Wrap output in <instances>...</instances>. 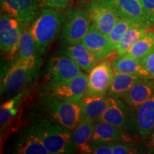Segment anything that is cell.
I'll return each mask as SVG.
<instances>
[{"instance_id": "16", "label": "cell", "mask_w": 154, "mask_h": 154, "mask_svg": "<svg viewBox=\"0 0 154 154\" xmlns=\"http://www.w3.org/2000/svg\"><path fill=\"white\" fill-rule=\"evenodd\" d=\"M82 42L99 60L106 59L115 51L108 41L107 36L92 24Z\"/></svg>"}, {"instance_id": "13", "label": "cell", "mask_w": 154, "mask_h": 154, "mask_svg": "<svg viewBox=\"0 0 154 154\" xmlns=\"http://www.w3.org/2000/svg\"><path fill=\"white\" fill-rule=\"evenodd\" d=\"M134 110L132 113L133 128L140 137L146 138L154 126V95Z\"/></svg>"}, {"instance_id": "6", "label": "cell", "mask_w": 154, "mask_h": 154, "mask_svg": "<svg viewBox=\"0 0 154 154\" xmlns=\"http://www.w3.org/2000/svg\"><path fill=\"white\" fill-rule=\"evenodd\" d=\"M88 75L82 72L72 79L54 84H45L41 95L51 96L67 101L79 102L84 97Z\"/></svg>"}, {"instance_id": "4", "label": "cell", "mask_w": 154, "mask_h": 154, "mask_svg": "<svg viewBox=\"0 0 154 154\" xmlns=\"http://www.w3.org/2000/svg\"><path fill=\"white\" fill-rule=\"evenodd\" d=\"M39 107L47 117L71 131L78 126L83 119L80 101H67L51 96L42 95Z\"/></svg>"}, {"instance_id": "2", "label": "cell", "mask_w": 154, "mask_h": 154, "mask_svg": "<svg viewBox=\"0 0 154 154\" xmlns=\"http://www.w3.org/2000/svg\"><path fill=\"white\" fill-rule=\"evenodd\" d=\"M65 15L59 9L44 7L30 25V32L40 54H44L60 33Z\"/></svg>"}, {"instance_id": "14", "label": "cell", "mask_w": 154, "mask_h": 154, "mask_svg": "<svg viewBox=\"0 0 154 154\" xmlns=\"http://www.w3.org/2000/svg\"><path fill=\"white\" fill-rule=\"evenodd\" d=\"M112 6L120 17L129 19L146 27H151L148 22L140 0H103Z\"/></svg>"}, {"instance_id": "32", "label": "cell", "mask_w": 154, "mask_h": 154, "mask_svg": "<svg viewBox=\"0 0 154 154\" xmlns=\"http://www.w3.org/2000/svg\"><path fill=\"white\" fill-rule=\"evenodd\" d=\"M139 61L150 74L151 78L154 79V51L142 58Z\"/></svg>"}, {"instance_id": "28", "label": "cell", "mask_w": 154, "mask_h": 154, "mask_svg": "<svg viewBox=\"0 0 154 154\" xmlns=\"http://www.w3.org/2000/svg\"><path fill=\"white\" fill-rule=\"evenodd\" d=\"M136 25L141 26V25L135 24L134 22H131L129 19L120 17V19H119L118 22H116V24L115 26H113V28L106 36L108 41H109L111 47L113 48V49L114 50V51L116 48L117 44H119V41L121 40V38L123 36V35L125 34V32H126L128 29H130L134 26H136Z\"/></svg>"}, {"instance_id": "7", "label": "cell", "mask_w": 154, "mask_h": 154, "mask_svg": "<svg viewBox=\"0 0 154 154\" xmlns=\"http://www.w3.org/2000/svg\"><path fill=\"white\" fill-rule=\"evenodd\" d=\"M114 76L112 61L103 60L88 72L87 86L84 97L106 96Z\"/></svg>"}, {"instance_id": "15", "label": "cell", "mask_w": 154, "mask_h": 154, "mask_svg": "<svg viewBox=\"0 0 154 154\" xmlns=\"http://www.w3.org/2000/svg\"><path fill=\"white\" fill-rule=\"evenodd\" d=\"M58 51L60 54L64 55L72 59L80 66L82 70L86 72H89L100 61L82 42L71 45L63 44Z\"/></svg>"}, {"instance_id": "24", "label": "cell", "mask_w": 154, "mask_h": 154, "mask_svg": "<svg viewBox=\"0 0 154 154\" xmlns=\"http://www.w3.org/2000/svg\"><path fill=\"white\" fill-rule=\"evenodd\" d=\"M151 29V27H146L138 25L128 29L121 37L115 49L119 57H123L126 54L130 48L140 38L146 35Z\"/></svg>"}, {"instance_id": "5", "label": "cell", "mask_w": 154, "mask_h": 154, "mask_svg": "<svg viewBox=\"0 0 154 154\" xmlns=\"http://www.w3.org/2000/svg\"><path fill=\"white\" fill-rule=\"evenodd\" d=\"M91 26V21L87 10L79 7L69 10L61 30V44L71 45L81 43Z\"/></svg>"}, {"instance_id": "9", "label": "cell", "mask_w": 154, "mask_h": 154, "mask_svg": "<svg viewBox=\"0 0 154 154\" xmlns=\"http://www.w3.org/2000/svg\"><path fill=\"white\" fill-rule=\"evenodd\" d=\"M91 24L107 36L120 19L112 6L103 0H91L87 7Z\"/></svg>"}, {"instance_id": "34", "label": "cell", "mask_w": 154, "mask_h": 154, "mask_svg": "<svg viewBox=\"0 0 154 154\" xmlns=\"http://www.w3.org/2000/svg\"><path fill=\"white\" fill-rule=\"evenodd\" d=\"M154 140V126H153V130H152V132H151V140Z\"/></svg>"}, {"instance_id": "22", "label": "cell", "mask_w": 154, "mask_h": 154, "mask_svg": "<svg viewBox=\"0 0 154 154\" xmlns=\"http://www.w3.org/2000/svg\"><path fill=\"white\" fill-rule=\"evenodd\" d=\"M83 118L98 120L106 110L109 105V96L84 97L80 101Z\"/></svg>"}, {"instance_id": "17", "label": "cell", "mask_w": 154, "mask_h": 154, "mask_svg": "<svg viewBox=\"0 0 154 154\" xmlns=\"http://www.w3.org/2000/svg\"><path fill=\"white\" fill-rule=\"evenodd\" d=\"M154 95V79H142L136 82L122 98L131 109H134Z\"/></svg>"}, {"instance_id": "19", "label": "cell", "mask_w": 154, "mask_h": 154, "mask_svg": "<svg viewBox=\"0 0 154 154\" xmlns=\"http://www.w3.org/2000/svg\"><path fill=\"white\" fill-rule=\"evenodd\" d=\"M95 121L89 118H83L78 126L72 131L73 141L79 153H91V138Z\"/></svg>"}, {"instance_id": "18", "label": "cell", "mask_w": 154, "mask_h": 154, "mask_svg": "<svg viewBox=\"0 0 154 154\" xmlns=\"http://www.w3.org/2000/svg\"><path fill=\"white\" fill-rule=\"evenodd\" d=\"M124 130L103 121H96L91 143L107 144L117 143L119 140H126Z\"/></svg>"}, {"instance_id": "11", "label": "cell", "mask_w": 154, "mask_h": 154, "mask_svg": "<svg viewBox=\"0 0 154 154\" xmlns=\"http://www.w3.org/2000/svg\"><path fill=\"white\" fill-rule=\"evenodd\" d=\"M38 0H1L2 14H8L20 22L22 26H30L39 13Z\"/></svg>"}, {"instance_id": "35", "label": "cell", "mask_w": 154, "mask_h": 154, "mask_svg": "<svg viewBox=\"0 0 154 154\" xmlns=\"http://www.w3.org/2000/svg\"><path fill=\"white\" fill-rule=\"evenodd\" d=\"M153 34H154V29H153Z\"/></svg>"}, {"instance_id": "29", "label": "cell", "mask_w": 154, "mask_h": 154, "mask_svg": "<svg viewBox=\"0 0 154 154\" xmlns=\"http://www.w3.org/2000/svg\"><path fill=\"white\" fill-rule=\"evenodd\" d=\"M70 0H38L39 5L43 7H51L59 10L64 9L68 7Z\"/></svg>"}, {"instance_id": "27", "label": "cell", "mask_w": 154, "mask_h": 154, "mask_svg": "<svg viewBox=\"0 0 154 154\" xmlns=\"http://www.w3.org/2000/svg\"><path fill=\"white\" fill-rule=\"evenodd\" d=\"M22 96L23 93L20 92L2 104L0 109V124L2 134L16 116Z\"/></svg>"}, {"instance_id": "1", "label": "cell", "mask_w": 154, "mask_h": 154, "mask_svg": "<svg viewBox=\"0 0 154 154\" xmlns=\"http://www.w3.org/2000/svg\"><path fill=\"white\" fill-rule=\"evenodd\" d=\"M39 138L50 154L73 153L76 151L72 131L49 117H40L29 127Z\"/></svg>"}, {"instance_id": "23", "label": "cell", "mask_w": 154, "mask_h": 154, "mask_svg": "<svg viewBox=\"0 0 154 154\" xmlns=\"http://www.w3.org/2000/svg\"><path fill=\"white\" fill-rule=\"evenodd\" d=\"M112 66L116 72L134 75L146 79H152L140 61L133 58L119 57L112 61Z\"/></svg>"}, {"instance_id": "30", "label": "cell", "mask_w": 154, "mask_h": 154, "mask_svg": "<svg viewBox=\"0 0 154 154\" xmlns=\"http://www.w3.org/2000/svg\"><path fill=\"white\" fill-rule=\"evenodd\" d=\"M113 154H131L138 153L132 146L125 143H111Z\"/></svg>"}, {"instance_id": "12", "label": "cell", "mask_w": 154, "mask_h": 154, "mask_svg": "<svg viewBox=\"0 0 154 154\" xmlns=\"http://www.w3.org/2000/svg\"><path fill=\"white\" fill-rule=\"evenodd\" d=\"M129 106L120 99L109 96V105L106 110L96 121H103L121 129H132V113H129Z\"/></svg>"}, {"instance_id": "25", "label": "cell", "mask_w": 154, "mask_h": 154, "mask_svg": "<svg viewBox=\"0 0 154 154\" xmlns=\"http://www.w3.org/2000/svg\"><path fill=\"white\" fill-rule=\"evenodd\" d=\"M40 54L38 51L33 36L30 32V26H23L19 49L15 59H28L38 58Z\"/></svg>"}, {"instance_id": "21", "label": "cell", "mask_w": 154, "mask_h": 154, "mask_svg": "<svg viewBox=\"0 0 154 154\" xmlns=\"http://www.w3.org/2000/svg\"><path fill=\"white\" fill-rule=\"evenodd\" d=\"M140 79H142L137 76L114 71L113 82L109 88L106 96L115 99H122L130 88Z\"/></svg>"}, {"instance_id": "8", "label": "cell", "mask_w": 154, "mask_h": 154, "mask_svg": "<svg viewBox=\"0 0 154 154\" xmlns=\"http://www.w3.org/2000/svg\"><path fill=\"white\" fill-rule=\"evenodd\" d=\"M23 26L19 21L8 14L0 17V47L2 52L8 59L16 57L19 49Z\"/></svg>"}, {"instance_id": "10", "label": "cell", "mask_w": 154, "mask_h": 154, "mask_svg": "<svg viewBox=\"0 0 154 154\" xmlns=\"http://www.w3.org/2000/svg\"><path fill=\"white\" fill-rule=\"evenodd\" d=\"M82 73L77 63L66 56L53 57L48 63L45 80L46 84H54L70 80Z\"/></svg>"}, {"instance_id": "33", "label": "cell", "mask_w": 154, "mask_h": 154, "mask_svg": "<svg viewBox=\"0 0 154 154\" xmlns=\"http://www.w3.org/2000/svg\"><path fill=\"white\" fill-rule=\"evenodd\" d=\"M91 153L94 154H113L111 143L95 144L92 143Z\"/></svg>"}, {"instance_id": "31", "label": "cell", "mask_w": 154, "mask_h": 154, "mask_svg": "<svg viewBox=\"0 0 154 154\" xmlns=\"http://www.w3.org/2000/svg\"><path fill=\"white\" fill-rule=\"evenodd\" d=\"M146 19L151 25L154 23V0H140Z\"/></svg>"}, {"instance_id": "26", "label": "cell", "mask_w": 154, "mask_h": 154, "mask_svg": "<svg viewBox=\"0 0 154 154\" xmlns=\"http://www.w3.org/2000/svg\"><path fill=\"white\" fill-rule=\"evenodd\" d=\"M153 51H154V34L153 29H151L146 35L136 42L124 56L139 61Z\"/></svg>"}, {"instance_id": "20", "label": "cell", "mask_w": 154, "mask_h": 154, "mask_svg": "<svg viewBox=\"0 0 154 154\" xmlns=\"http://www.w3.org/2000/svg\"><path fill=\"white\" fill-rule=\"evenodd\" d=\"M13 153L17 154H50L39 138L29 128L17 141Z\"/></svg>"}, {"instance_id": "3", "label": "cell", "mask_w": 154, "mask_h": 154, "mask_svg": "<svg viewBox=\"0 0 154 154\" xmlns=\"http://www.w3.org/2000/svg\"><path fill=\"white\" fill-rule=\"evenodd\" d=\"M14 60L2 80V95L9 96L20 93L37 75L40 67L39 57Z\"/></svg>"}]
</instances>
